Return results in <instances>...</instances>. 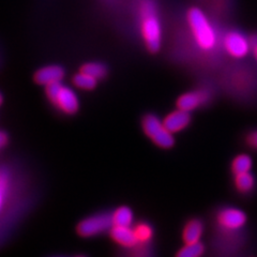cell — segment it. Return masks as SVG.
<instances>
[{"instance_id":"cell-21","label":"cell","mask_w":257,"mask_h":257,"mask_svg":"<svg viewBox=\"0 0 257 257\" xmlns=\"http://www.w3.org/2000/svg\"><path fill=\"white\" fill-rule=\"evenodd\" d=\"M245 143L250 148L257 150V130L248 132L245 136Z\"/></svg>"},{"instance_id":"cell-18","label":"cell","mask_w":257,"mask_h":257,"mask_svg":"<svg viewBox=\"0 0 257 257\" xmlns=\"http://www.w3.org/2000/svg\"><path fill=\"white\" fill-rule=\"evenodd\" d=\"M73 84L82 90H93L98 85V79L85 72L79 71V73L75 74L73 77Z\"/></svg>"},{"instance_id":"cell-15","label":"cell","mask_w":257,"mask_h":257,"mask_svg":"<svg viewBox=\"0 0 257 257\" xmlns=\"http://www.w3.org/2000/svg\"><path fill=\"white\" fill-rule=\"evenodd\" d=\"M133 212L131 209L126 206L119 207L112 212L114 225H118V226H131L133 223Z\"/></svg>"},{"instance_id":"cell-23","label":"cell","mask_w":257,"mask_h":257,"mask_svg":"<svg viewBox=\"0 0 257 257\" xmlns=\"http://www.w3.org/2000/svg\"><path fill=\"white\" fill-rule=\"evenodd\" d=\"M250 39H251V43H252V54L257 61V36H253Z\"/></svg>"},{"instance_id":"cell-12","label":"cell","mask_w":257,"mask_h":257,"mask_svg":"<svg viewBox=\"0 0 257 257\" xmlns=\"http://www.w3.org/2000/svg\"><path fill=\"white\" fill-rule=\"evenodd\" d=\"M109 235L116 243L124 248L132 247L139 243V239L131 226H118V225H114L109 230Z\"/></svg>"},{"instance_id":"cell-25","label":"cell","mask_w":257,"mask_h":257,"mask_svg":"<svg viewBox=\"0 0 257 257\" xmlns=\"http://www.w3.org/2000/svg\"><path fill=\"white\" fill-rule=\"evenodd\" d=\"M74 257H87L85 255H77V256H74Z\"/></svg>"},{"instance_id":"cell-20","label":"cell","mask_w":257,"mask_h":257,"mask_svg":"<svg viewBox=\"0 0 257 257\" xmlns=\"http://www.w3.org/2000/svg\"><path fill=\"white\" fill-rule=\"evenodd\" d=\"M139 242H149L154 237V228L147 222H140L133 228Z\"/></svg>"},{"instance_id":"cell-22","label":"cell","mask_w":257,"mask_h":257,"mask_svg":"<svg viewBox=\"0 0 257 257\" xmlns=\"http://www.w3.org/2000/svg\"><path fill=\"white\" fill-rule=\"evenodd\" d=\"M8 142H9V138H8L7 133H5L4 131H0V149L5 148L8 145Z\"/></svg>"},{"instance_id":"cell-1","label":"cell","mask_w":257,"mask_h":257,"mask_svg":"<svg viewBox=\"0 0 257 257\" xmlns=\"http://www.w3.org/2000/svg\"><path fill=\"white\" fill-rule=\"evenodd\" d=\"M141 34L147 50L157 54L162 46V23L155 0H143L140 5Z\"/></svg>"},{"instance_id":"cell-19","label":"cell","mask_w":257,"mask_h":257,"mask_svg":"<svg viewBox=\"0 0 257 257\" xmlns=\"http://www.w3.org/2000/svg\"><path fill=\"white\" fill-rule=\"evenodd\" d=\"M252 168V159L247 155H239L231 162V172L234 175H239L250 172Z\"/></svg>"},{"instance_id":"cell-6","label":"cell","mask_w":257,"mask_h":257,"mask_svg":"<svg viewBox=\"0 0 257 257\" xmlns=\"http://www.w3.org/2000/svg\"><path fill=\"white\" fill-rule=\"evenodd\" d=\"M114 226L112 212L103 211L92 214L77 224V234L83 238H91L109 231Z\"/></svg>"},{"instance_id":"cell-11","label":"cell","mask_w":257,"mask_h":257,"mask_svg":"<svg viewBox=\"0 0 257 257\" xmlns=\"http://www.w3.org/2000/svg\"><path fill=\"white\" fill-rule=\"evenodd\" d=\"M191 115L190 111H186L182 109H177L168 114L163 122L167 130L172 133H178L180 131H183L184 128L188 127L191 123Z\"/></svg>"},{"instance_id":"cell-2","label":"cell","mask_w":257,"mask_h":257,"mask_svg":"<svg viewBox=\"0 0 257 257\" xmlns=\"http://www.w3.org/2000/svg\"><path fill=\"white\" fill-rule=\"evenodd\" d=\"M187 22L193 39L199 50L211 52L218 45V34L206 13L197 7H192L187 12Z\"/></svg>"},{"instance_id":"cell-9","label":"cell","mask_w":257,"mask_h":257,"mask_svg":"<svg viewBox=\"0 0 257 257\" xmlns=\"http://www.w3.org/2000/svg\"><path fill=\"white\" fill-rule=\"evenodd\" d=\"M210 99V91L205 89V88H200V89H195L181 94L177 100V108L191 112L206 105Z\"/></svg>"},{"instance_id":"cell-14","label":"cell","mask_w":257,"mask_h":257,"mask_svg":"<svg viewBox=\"0 0 257 257\" xmlns=\"http://www.w3.org/2000/svg\"><path fill=\"white\" fill-rule=\"evenodd\" d=\"M235 188L236 190L241 193V194H248L252 192L255 188V178L254 176L250 173H243L235 175Z\"/></svg>"},{"instance_id":"cell-7","label":"cell","mask_w":257,"mask_h":257,"mask_svg":"<svg viewBox=\"0 0 257 257\" xmlns=\"http://www.w3.org/2000/svg\"><path fill=\"white\" fill-rule=\"evenodd\" d=\"M222 45L225 53L234 59H243L252 53L251 39L239 30H229L224 35Z\"/></svg>"},{"instance_id":"cell-10","label":"cell","mask_w":257,"mask_h":257,"mask_svg":"<svg viewBox=\"0 0 257 257\" xmlns=\"http://www.w3.org/2000/svg\"><path fill=\"white\" fill-rule=\"evenodd\" d=\"M64 75H66V71L62 67L57 64H51V66L39 69L35 73L34 79L38 85L46 87L51 84L61 82Z\"/></svg>"},{"instance_id":"cell-17","label":"cell","mask_w":257,"mask_h":257,"mask_svg":"<svg viewBox=\"0 0 257 257\" xmlns=\"http://www.w3.org/2000/svg\"><path fill=\"white\" fill-rule=\"evenodd\" d=\"M205 253L204 243L195 242V243H184L180 250L176 253L175 257H202Z\"/></svg>"},{"instance_id":"cell-16","label":"cell","mask_w":257,"mask_h":257,"mask_svg":"<svg viewBox=\"0 0 257 257\" xmlns=\"http://www.w3.org/2000/svg\"><path fill=\"white\" fill-rule=\"evenodd\" d=\"M80 71L93 76L98 80L105 78L108 73L107 67L101 62H87L83 64L82 68H80Z\"/></svg>"},{"instance_id":"cell-5","label":"cell","mask_w":257,"mask_h":257,"mask_svg":"<svg viewBox=\"0 0 257 257\" xmlns=\"http://www.w3.org/2000/svg\"><path fill=\"white\" fill-rule=\"evenodd\" d=\"M142 127L144 133L160 148L170 149L174 147L175 139L173 133L167 130L164 122L157 115H145L142 119Z\"/></svg>"},{"instance_id":"cell-13","label":"cell","mask_w":257,"mask_h":257,"mask_svg":"<svg viewBox=\"0 0 257 257\" xmlns=\"http://www.w3.org/2000/svg\"><path fill=\"white\" fill-rule=\"evenodd\" d=\"M204 223L199 219H191L184 225L182 230V239L184 243H195L200 241L204 234Z\"/></svg>"},{"instance_id":"cell-24","label":"cell","mask_w":257,"mask_h":257,"mask_svg":"<svg viewBox=\"0 0 257 257\" xmlns=\"http://www.w3.org/2000/svg\"><path fill=\"white\" fill-rule=\"evenodd\" d=\"M3 102H4V98H3V94L0 93V105H2L3 104Z\"/></svg>"},{"instance_id":"cell-4","label":"cell","mask_w":257,"mask_h":257,"mask_svg":"<svg viewBox=\"0 0 257 257\" xmlns=\"http://www.w3.org/2000/svg\"><path fill=\"white\" fill-rule=\"evenodd\" d=\"M45 93L48 101L63 114L74 115L78 111L79 101L76 93L61 82L46 86Z\"/></svg>"},{"instance_id":"cell-3","label":"cell","mask_w":257,"mask_h":257,"mask_svg":"<svg viewBox=\"0 0 257 257\" xmlns=\"http://www.w3.org/2000/svg\"><path fill=\"white\" fill-rule=\"evenodd\" d=\"M18 207V174L8 164L0 165V220L15 219ZM0 232H5L0 229Z\"/></svg>"},{"instance_id":"cell-8","label":"cell","mask_w":257,"mask_h":257,"mask_svg":"<svg viewBox=\"0 0 257 257\" xmlns=\"http://www.w3.org/2000/svg\"><path fill=\"white\" fill-rule=\"evenodd\" d=\"M246 214L234 207H225L216 215V223L225 230L237 231L244 226L246 223Z\"/></svg>"}]
</instances>
